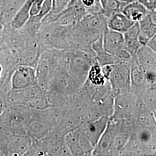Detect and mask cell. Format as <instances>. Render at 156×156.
I'll use <instances>...</instances> for the list:
<instances>
[{"label": "cell", "mask_w": 156, "mask_h": 156, "mask_svg": "<svg viewBox=\"0 0 156 156\" xmlns=\"http://www.w3.org/2000/svg\"><path fill=\"white\" fill-rule=\"evenodd\" d=\"M155 154L156 126H136L119 155L153 156Z\"/></svg>", "instance_id": "cell-1"}, {"label": "cell", "mask_w": 156, "mask_h": 156, "mask_svg": "<svg viewBox=\"0 0 156 156\" xmlns=\"http://www.w3.org/2000/svg\"><path fill=\"white\" fill-rule=\"evenodd\" d=\"M95 56L92 51L63 50L62 62L67 72L82 86L87 80L90 68L95 62Z\"/></svg>", "instance_id": "cell-2"}, {"label": "cell", "mask_w": 156, "mask_h": 156, "mask_svg": "<svg viewBox=\"0 0 156 156\" xmlns=\"http://www.w3.org/2000/svg\"><path fill=\"white\" fill-rule=\"evenodd\" d=\"M63 50L48 49L43 50L35 67L38 84L46 91L62 64Z\"/></svg>", "instance_id": "cell-3"}, {"label": "cell", "mask_w": 156, "mask_h": 156, "mask_svg": "<svg viewBox=\"0 0 156 156\" xmlns=\"http://www.w3.org/2000/svg\"><path fill=\"white\" fill-rule=\"evenodd\" d=\"M142 105L137 96L131 91L117 95L114 98L113 111L109 119L118 121L134 120Z\"/></svg>", "instance_id": "cell-4"}, {"label": "cell", "mask_w": 156, "mask_h": 156, "mask_svg": "<svg viewBox=\"0 0 156 156\" xmlns=\"http://www.w3.org/2000/svg\"><path fill=\"white\" fill-rule=\"evenodd\" d=\"M129 60L119 61L113 64L111 73L108 78V81L114 97L128 92L131 90Z\"/></svg>", "instance_id": "cell-5"}, {"label": "cell", "mask_w": 156, "mask_h": 156, "mask_svg": "<svg viewBox=\"0 0 156 156\" xmlns=\"http://www.w3.org/2000/svg\"><path fill=\"white\" fill-rule=\"evenodd\" d=\"M87 14V10L80 0H71L66 8L56 16L45 17L41 25L56 23L62 26H72L79 22Z\"/></svg>", "instance_id": "cell-6"}, {"label": "cell", "mask_w": 156, "mask_h": 156, "mask_svg": "<svg viewBox=\"0 0 156 156\" xmlns=\"http://www.w3.org/2000/svg\"><path fill=\"white\" fill-rule=\"evenodd\" d=\"M11 90L23 89L38 84L35 68L19 65L15 67L11 76Z\"/></svg>", "instance_id": "cell-7"}, {"label": "cell", "mask_w": 156, "mask_h": 156, "mask_svg": "<svg viewBox=\"0 0 156 156\" xmlns=\"http://www.w3.org/2000/svg\"><path fill=\"white\" fill-rule=\"evenodd\" d=\"M119 127V121L109 119L104 133L95 146L92 156H110L113 139Z\"/></svg>", "instance_id": "cell-8"}, {"label": "cell", "mask_w": 156, "mask_h": 156, "mask_svg": "<svg viewBox=\"0 0 156 156\" xmlns=\"http://www.w3.org/2000/svg\"><path fill=\"white\" fill-rule=\"evenodd\" d=\"M109 120V117L101 116L93 121L83 122L78 129L95 147L104 133Z\"/></svg>", "instance_id": "cell-9"}, {"label": "cell", "mask_w": 156, "mask_h": 156, "mask_svg": "<svg viewBox=\"0 0 156 156\" xmlns=\"http://www.w3.org/2000/svg\"><path fill=\"white\" fill-rule=\"evenodd\" d=\"M46 95V91L37 84L23 89L10 91L8 99L13 104L22 105L32 99Z\"/></svg>", "instance_id": "cell-10"}, {"label": "cell", "mask_w": 156, "mask_h": 156, "mask_svg": "<svg viewBox=\"0 0 156 156\" xmlns=\"http://www.w3.org/2000/svg\"><path fill=\"white\" fill-rule=\"evenodd\" d=\"M54 127L55 126L52 123L38 118L31 120L24 126L26 133L33 141L41 140L45 137Z\"/></svg>", "instance_id": "cell-11"}, {"label": "cell", "mask_w": 156, "mask_h": 156, "mask_svg": "<svg viewBox=\"0 0 156 156\" xmlns=\"http://www.w3.org/2000/svg\"><path fill=\"white\" fill-rule=\"evenodd\" d=\"M102 40L104 50L113 56L124 49L123 34L107 28L102 34Z\"/></svg>", "instance_id": "cell-12"}, {"label": "cell", "mask_w": 156, "mask_h": 156, "mask_svg": "<svg viewBox=\"0 0 156 156\" xmlns=\"http://www.w3.org/2000/svg\"><path fill=\"white\" fill-rule=\"evenodd\" d=\"M138 23L140 29L138 41L142 46L146 45L151 38L156 35V9L148 12L146 16Z\"/></svg>", "instance_id": "cell-13"}, {"label": "cell", "mask_w": 156, "mask_h": 156, "mask_svg": "<svg viewBox=\"0 0 156 156\" xmlns=\"http://www.w3.org/2000/svg\"><path fill=\"white\" fill-rule=\"evenodd\" d=\"M33 140L27 134L12 137L6 149V155L25 156L30 149Z\"/></svg>", "instance_id": "cell-14"}, {"label": "cell", "mask_w": 156, "mask_h": 156, "mask_svg": "<svg viewBox=\"0 0 156 156\" xmlns=\"http://www.w3.org/2000/svg\"><path fill=\"white\" fill-rule=\"evenodd\" d=\"M140 67L145 73H156V52L146 45L141 46L136 53Z\"/></svg>", "instance_id": "cell-15"}, {"label": "cell", "mask_w": 156, "mask_h": 156, "mask_svg": "<svg viewBox=\"0 0 156 156\" xmlns=\"http://www.w3.org/2000/svg\"><path fill=\"white\" fill-rule=\"evenodd\" d=\"M131 67V90L135 94L148 84L146 83L145 73L140 67L135 56L131 57L130 60Z\"/></svg>", "instance_id": "cell-16"}, {"label": "cell", "mask_w": 156, "mask_h": 156, "mask_svg": "<svg viewBox=\"0 0 156 156\" xmlns=\"http://www.w3.org/2000/svg\"><path fill=\"white\" fill-rule=\"evenodd\" d=\"M134 23L122 12L116 13L107 19V27L120 33H124Z\"/></svg>", "instance_id": "cell-17"}, {"label": "cell", "mask_w": 156, "mask_h": 156, "mask_svg": "<svg viewBox=\"0 0 156 156\" xmlns=\"http://www.w3.org/2000/svg\"><path fill=\"white\" fill-rule=\"evenodd\" d=\"M149 11L139 1H136L126 4L122 12L132 22L138 23L146 16Z\"/></svg>", "instance_id": "cell-18"}, {"label": "cell", "mask_w": 156, "mask_h": 156, "mask_svg": "<svg viewBox=\"0 0 156 156\" xmlns=\"http://www.w3.org/2000/svg\"><path fill=\"white\" fill-rule=\"evenodd\" d=\"M34 0H26L22 6L13 18L9 26L13 29L18 30L22 28L26 23L29 18V11Z\"/></svg>", "instance_id": "cell-19"}, {"label": "cell", "mask_w": 156, "mask_h": 156, "mask_svg": "<svg viewBox=\"0 0 156 156\" xmlns=\"http://www.w3.org/2000/svg\"><path fill=\"white\" fill-rule=\"evenodd\" d=\"M134 122L138 127L156 126V114L142 105L135 117Z\"/></svg>", "instance_id": "cell-20"}, {"label": "cell", "mask_w": 156, "mask_h": 156, "mask_svg": "<svg viewBox=\"0 0 156 156\" xmlns=\"http://www.w3.org/2000/svg\"><path fill=\"white\" fill-rule=\"evenodd\" d=\"M102 9V13L108 19L112 15L122 12L126 4L118 0H100Z\"/></svg>", "instance_id": "cell-21"}, {"label": "cell", "mask_w": 156, "mask_h": 156, "mask_svg": "<svg viewBox=\"0 0 156 156\" xmlns=\"http://www.w3.org/2000/svg\"><path fill=\"white\" fill-rule=\"evenodd\" d=\"M86 80L95 86L104 85L108 82V80L102 73L101 67L96 61L90 68Z\"/></svg>", "instance_id": "cell-22"}, {"label": "cell", "mask_w": 156, "mask_h": 156, "mask_svg": "<svg viewBox=\"0 0 156 156\" xmlns=\"http://www.w3.org/2000/svg\"><path fill=\"white\" fill-rule=\"evenodd\" d=\"M22 105L38 111H44L52 107L47 98V95L34 98L25 102Z\"/></svg>", "instance_id": "cell-23"}, {"label": "cell", "mask_w": 156, "mask_h": 156, "mask_svg": "<svg viewBox=\"0 0 156 156\" xmlns=\"http://www.w3.org/2000/svg\"><path fill=\"white\" fill-rule=\"evenodd\" d=\"M95 59L97 64L100 67H103L107 65H112L120 61L115 56L106 52L104 50L96 53Z\"/></svg>", "instance_id": "cell-24"}, {"label": "cell", "mask_w": 156, "mask_h": 156, "mask_svg": "<svg viewBox=\"0 0 156 156\" xmlns=\"http://www.w3.org/2000/svg\"><path fill=\"white\" fill-rule=\"evenodd\" d=\"M87 14H102L100 0H80Z\"/></svg>", "instance_id": "cell-25"}, {"label": "cell", "mask_w": 156, "mask_h": 156, "mask_svg": "<svg viewBox=\"0 0 156 156\" xmlns=\"http://www.w3.org/2000/svg\"><path fill=\"white\" fill-rule=\"evenodd\" d=\"M71 0H53L52 8L50 13L46 17L55 16L66 8Z\"/></svg>", "instance_id": "cell-26"}, {"label": "cell", "mask_w": 156, "mask_h": 156, "mask_svg": "<svg viewBox=\"0 0 156 156\" xmlns=\"http://www.w3.org/2000/svg\"><path fill=\"white\" fill-rule=\"evenodd\" d=\"M141 4L145 6L148 11L156 9V0H138Z\"/></svg>", "instance_id": "cell-27"}, {"label": "cell", "mask_w": 156, "mask_h": 156, "mask_svg": "<svg viewBox=\"0 0 156 156\" xmlns=\"http://www.w3.org/2000/svg\"><path fill=\"white\" fill-rule=\"evenodd\" d=\"M146 46L149 48L151 49L156 52V36L154 35L149 40Z\"/></svg>", "instance_id": "cell-28"}, {"label": "cell", "mask_w": 156, "mask_h": 156, "mask_svg": "<svg viewBox=\"0 0 156 156\" xmlns=\"http://www.w3.org/2000/svg\"><path fill=\"white\" fill-rule=\"evenodd\" d=\"M6 49V46L5 44V39L4 34L2 32H0V51Z\"/></svg>", "instance_id": "cell-29"}, {"label": "cell", "mask_w": 156, "mask_h": 156, "mask_svg": "<svg viewBox=\"0 0 156 156\" xmlns=\"http://www.w3.org/2000/svg\"><path fill=\"white\" fill-rule=\"evenodd\" d=\"M120 2L124 3L125 4H127L129 3H131L132 2H134V1H138V0H118Z\"/></svg>", "instance_id": "cell-30"}, {"label": "cell", "mask_w": 156, "mask_h": 156, "mask_svg": "<svg viewBox=\"0 0 156 156\" xmlns=\"http://www.w3.org/2000/svg\"><path fill=\"white\" fill-rule=\"evenodd\" d=\"M3 68H2V64H0V79H1V78L2 77V74H3Z\"/></svg>", "instance_id": "cell-31"}, {"label": "cell", "mask_w": 156, "mask_h": 156, "mask_svg": "<svg viewBox=\"0 0 156 156\" xmlns=\"http://www.w3.org/2000/svg\"><path fill=\"white\" fill-rule=\"evenodd\" d=\"M25 1H26V0H25Z\"/></svg>", "instance_id": "cell-32"}]
</instances>
